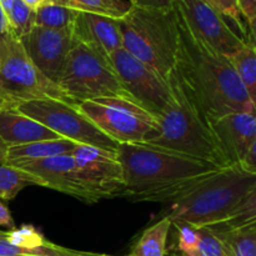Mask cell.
<instances>
[{
	"label": "cell",
	"mask_w": 256,
	"mask_h": 256,
	"mask_svg": "<svg viewBox=\"0 0 256 256\" xmlns=\"http://www.w3.org/2000/svg\"><path fill=\"white\" fill-rule=\"evenodd\" d=\"M169 84L172 102L158 115L156 129L142 144L179 152L218 168L229 166L210 129V122L184 92L174 70Z\"/></svg>",
	"instance_id": "277c9868"
},
{
	"label": "cell",
	"mask_w": 256,
	"mask_h": 256,
	"mask_svg": "<svg viewBox=\"0 0 256 256\" xmlns=\"http://www.w3.org/2000/svg\"><path fill=\"white\" fill-rule=\"evenodd\" d=\"M4 238L10 244L25 248H40L49 242L36 228L29 224L6 230L4 232Z\"/></svg>",
	"instance_id": "4316f807"
},
{
	"label": "cell",
	"mask_w": 256,
	"mask_h": 256,
	"mask_svg": "<svg viewBox=\"0 0 256 256\" xmlns=\"http://www.w3.org/2000/svg\"><path fill=\"white\" fill-rule=\"evenodd\" d=\"M8 149H9V146L0 138V164H5V162H6Z\"/></svg>",
	"instance_id": "d590c367"
},
{
	"label": "cell",
	"mask_w": 256,
	"mask_h": 256,
	"mask_svg": "<svg viewBox=\"0 0 256 256\" xmlns=\"http://www.w3.org/2000/svg\"><path fill=\"white\" fill-rule=\"evenodd\" d=\"M119 25L122 49L169 82L179 48L175 9H142L132 5L126 15L119 19Z\"/></svg>",
	"instance_id": "5b68a950"
},
{
	"label": "cell",
	"mask_w": 256,
	"mask_h": 256,
	"mask_svg": "<svg viewBox=\"0 0 256 256\" xmlns=\"http://www.w3.org/2000/svg\"><path fill=\"white\" fill-rule=\"evenodd\" d=\"M204 2H206L208 4L212 5V6L214 8L215 10H218L225 19L229 18V19L236 25L238 29H239L240 32V35H242V38L245 42H249V40L255 42L254 38L250 35L246 22H245L244 18H242V12H240L239 6H238L236 0H204Z\"/></svg>",
	"instance_id": "83f0119b"
},
{
	"label": "cell",
	"mask_w": 256,
	"mask_h": 256,
	"mask_svg": "<svg viewBox=\"0 0 256 256\" xmlns=\"http://www.w3.org/2000/svg\"><path fill=\"white\" fill-rule=\"evenodd\" d=\"M174 9L194 36L225 58L232 56L246 42L204 0H175Z\"/></svg>",
	"instance_id": "8fae6325"
},
{
	"label": "cell",
	"mask_w": 256,
	"mask_h": 256,
	"mask_svg": "<svg viewBox=\"0 0 256 256\" xmlns=\"http://www.w3.org/2000/svg\"><path fill=\"white\" fill-rule=\"evenodd\" d=\"M85 252L68 249L49 242L40 248L16 246L8 242L4 238V232L0 230V256H84Z\"/></svg>",
	"instance_id": "d4e9b609"
},
{
	"label": "cell",
	"mask_w": 256,
	"mask_h": 256,
	"mask_svg": "<svg viewBox=\"0 0 256 256\" xmlns=\"http://www.w3.org/2000/svg\"><path fill=\"white\" fill-rule=\"evenodd\" d=\"M84 256H112V255H105V254H95V252H85Z\"/></svg>",
	"instance_id": "74e56055"
},
{
	"label": "cell",
	"mask_w": 256,
	"mask_h": 256,
	"mask_svg": "<svg viewBox=\"0 0 256 256\" xmlns=\"http://www.w3.org/2000/svg\"><path fill=\"white\" fill-rule=\"evenodd\" d=\"M72 32L75 42L86 45L108 59L122 48L119 20L114 18L78 12Z\"/></svg>",
	"instance_id": "2e32d148"
},
{
	"label": "cell",
	"mask_w": 256,
	"mask_h": 256,
	"mask_svg": "<svg viewBox=\"0 0 256 256\" xmlns=\"http://www.w3.org/2000/svg\"><path fill=\"white\" fill-rule=\"evenodd\" d=\"M178 229L176 252L184 255H192L199 252L200 234L199 230L194 229L188 224H172Z\"/></svg>",
	"instance_id": "f1b7e54d"
},
{
	"label": "cell",
	"mask_w": 256,
	"mask_h": 256,
	"mask_svg": "<svg viewBox=\"0 0 256 256\" xmlns=\"http://www.w3.org/2000/svg\"><path fill=\"white\" fill-rule=\"evenodd\" d=\"M10 32L18 39H22L35 26V12L22 0H15L6 15Z\"/></svg>",
	"instance_id": "484cf974"
},
{
	"label": "cell",
	"mask_w": 256,
	"mask_h": 256,
	"mask_svg": "<svg viewBox=\"0 0 256 256\" xmlns=\"http://www.w3.org/2000/svg\"><path fill=\"white\" fill-rule=\"evenodd\" d=\"M178 24L179 48L174 74L208 122L230 112L255 114L256 104L228 58L194 36L179 16Z\"/></svg>",
	"instance_id": "6da1fadb"
},
{
	"label": "cell",
	"mask_w": 256,
	"mask_h": 256,
	"mask_svg": "<svg viewBox=\"0 0 256 256\" xmlns=\"http://www.w3.org/2000/svg\"><path fill=\"white\" fill-rule=\"evenodd\" d=\"M172 224L194 229L242 226L256 222V175L220 168L170 202Z\"/></svg>",
	"instance_id": "7a4b0ae2"
},
{
	"label": "cell",
	"mask_w": 256,
	"mask_h": 256,
	"mask_svg": "<svg viewBox=\"0 0 256 256\" xmlns=\"http://www.w3.org/2000/svg\"><path fill=\"white\" fill-rule=\"evenodd\" d=\"M42 186L39 178L8 164H0V199L12 200L26 186Z\"/></svg>",
	"instance_id": "603a6c76"
},
{
	"label": "cell",
	"mask_w": 256,
	"mask_h": 256,
	"mask_svg": "<svg viewBox=\"0 0 256 256\" xmlns=\"http://www.w3.org/2000/svg\"><path fill=\"white\" fill-rule=\"evenodd\" d=\"M15 108L70 142L110 152H116L119 148L116 142L105 135L74 104L56 99H40L20 102Z\"/></svg>",
	"instance_id": "9c48e42d"
},
{
	"label": "cell",
	"mask_w": 256,
	"mask_h": 256,
	"mask_svg": "<svg viewBox=\"0 0 256 256\" xmlns=\"http://www.w3.org/2000/svg\"><path fill=\"white\" fill-rule=\"evenodd\" d=\"M240 12L248 25L250 35L255 39V24H256V0H236Z\"/></svg>",
	"instance_id": "4dcf8cb0"
},
{
	"label": "cell",
	"mask_w": 256,
	"mask_h": 256,
	"mask_svg": "<svg viewBox=\"0 0 256 256\" xmlns=\"http://www.w3.org/2000/svg\"><path fill=\"white\" fill-rule=\"evenodd\" d=\"M228 256H256V222L242 226L208 228Z\"/></svg>",
	"instance_id": "d6986e66"
},
{
	"label": "cell",
	"mask_w": 256,
	"mask_h": 256,
	"mask_svg": "<svg viewBox=\"0 0 256 256\" xmlns=\"http://www.w3.org/2000/svg\"><path fill=\"white\" fill-rule=\"evenodd\" d=\"M175 0H135L132 6L142 8V9L154 10H170L174 9Z\"/></svg>",
	"instance_id": "1f68e13d"
},
{
	"label": "cell",
	"mask_w": 256,
	"mask_h": 256,
	"mask_svg": "<svg viewBox=\"0 0 256 256\" xmlns=\"http://www.w3.org/2000/svg\"><path fill=\"white\" fill-rule=\"evenodd\" d=\"M22 2H24L25 5H28L30 9H32L35 12L38 8H40L42 5H44L45 2H49L50 0H22Z\"/></svg>",
	"instance_id": "e575fe53"
},
{
	"label": "cell",
	"mask_w": 256,
	"mask_h": 256,
	"mask_svg": "<svg viewBox=\"0 0 256 256\" xmlns=\"http://www.w3.org/2000/svg\"><path fill=\"white\" fill-rule=\"evenodd\" d=\"M72 156L82 182L99 202L122 198L125 192L124 172L116 152L78 144L72 152Z\"/></svg>",
	"instance_id": "7c38bea8"
},
{
	"label": "cell",
	"mask_w": 256,
	"mask_h": 256,
	"mask_svg": "<svg viewBox=\"0 0 256 256\" xmlns=\"http://www.w3.org/2000/svg\"><path fill=\"white\" fill-rule=\"evenodd\" d=\"M10 28H9V22H8L6 15H5L4 10H2V5H0V40L4 39L5 36L10 34Z\"/></svg>",
	"instance_id": "836d02e7"
},
{
	"label": "cell",
	"mask_w": 256,
	"mask_h": 256,
	"mask_svg": "<svg viewBox=\"0 0 256 256\" xmlns=\"http://www.w3.org/2000/svg\"><path fill=\"white\" fill-rule=\"evenodd\" d=\"M52 2L70 8L76 12H92L122 19L129 12L132 4L128 0H50Z\"/></svg>",
	"instance_id": "7402d4cb"
},
{
	"label": "cell",
	"mask_w": 256,
	"mask_h": 256,
	"mask_svg": "<svg viewBox=\"0 0 256 256\" xmlns=\"http://www.w3.org/2000/svg\"><path fill=\"white\" fill-rule=\"evenodd\" d=\"M76 106L119 145L142 144L158 126L156 118L130 98H98Z\"/></svg>",
	"instance_id": "ba28073f"
},
{
	"label": "cell",
	"mask_w": 256,
	"mask_h": 256,
	"mask_svg": "<svg viewBox=\"0 0 256 256\" xmlns=\"http://www.w3.org/2000/svg\"><path fill=\"white\" fill-rule=\"evenodd\" d=\"M175 256H188V255H184V254H182V252H178V254L175 255ZM190 256H202V255L200 254L199 252H195V254H192V255H190Z\"/></svg>",
	"instance_id": "f35d334b"
},
{
	"label": "cell",
	"mask_w": 256,
	"mask_h": 256,
	"mask_svg": "<svg viewBox=\"0 0 256 256\" xmlns=\"http://www.w3.org/2000/svg\"><path fill=\"white\" fill-rule=\"evenodd\" d=\"M0 138L9 148L62 139L46 126L20 112L16 108H2L0 110Z\"/></svg>",
	"instance_id": "e0dca14e"
},
{
	"label": "cell",
	"mask_w": 256,
	"mask_h": 256,
	"mask_svg": "<svg viewBox=\"0 0 256 256\" xmlns=\"http://www.w3.org/2000/svg\"><path fill=\"white\" fill-rule=\"evenodd\" d=\"M78 12L62 5L45 2L35 10V26L46 29H69L72 26Z\"/></svg>",
	"instance_id": "cb8c5ba5"
},
{
	"label": "cell",
	"mask_w": 256,
	"mask_h": 256,
	"mask_svg": "<svg viewBox=\"0 0 256 256\" xmlns=\"http://www.w3.org/2000/svg\"><path fill=\"white\" fill-rule=\"evenodd\" d=\"M76 145V142L62 138V139L42 140V142L10 146L8 149L5 164L15 165L19 162H36V160L49 159L59 155L72 154Z\"/></svg>",
	"instance_id": "ac0fdd59"
},
{
	"label": "cell",
	"mask_w": 256,
	"mask_h": 256,
	"mask_svg": "<svg viewBox=\"0 0 256 256\" xmlns=\"http://www.w3.org/2000/svg\"><path fill=\"white\" fill-rule=\"evenodd\" d=\"M58 85L75 105L98 98H130L110 60L76 42L68 54Z\"/></svg>",
	"instance_id": "8992f818"
},
{
	"label": "cell",
	"mask_w": 256,
	"mask_h": 256,
	"mask_svg": "<svg viewBox=\"0 0 256 256\" xmlns=\"http://www.w3.org/2000/svg\"><path fill=\"white\" fill-rule=\"evenodd\" d=\"M128 2H130V4H132V5H134L135 0H128Z\"/></svg>",
	"instance_id": "ab89813d"
},
{
	"label": "cell",
	"mask_w": 256,
	"mask_h": 256,
	"mask_svg": "<svg viewBox=\"0 0 256 256\" xmlns=\"http://www.w3.org/2000/svg\"><path fill=\"white\" fill-rule=\"evenodd\" d=\"M229 166L239 168L250 148L256 144V118L250 112H230L210 122Z\"/></svg>",
	"instance_id": "9a60e30c"
},
{
	"label": "cell",
	"mask_w": 256,
	"mask_h": 256,
	"mask_svg": "<svg viewBox=\"0 0 256 256\" xmlns=\"http://www.w3.org/2000/svg\"><path fill=\"white\" fill-rule=\"evenodd\" d=\"M172 220L165 215L145 229L126 256H166V242Z\"/></svg>",
	"instance_id": "ffe728a7"
},
{
	"label": "cell",
	"mask_w": 256,
	"mask_h": 256,
	"mask_svg": "<svg viewBox=\"0 0 256 256\" xmlns=\"http://www.w3.org/2000/svg\"><path fill=\"white\" fill-rule=\"evenodd\" d=\"M199 252L202 256H228L219 240L206 229H200Z\"/></svg>",
	"instance_id": "f546056e"
},
{
	"label": "cell",
	"mask_w": 256,
	"mask_h": 256,
	"mask_svg": "<svg viewBox=\"0 0 256 256\" xmlns=\"http://www.w3.org/2000/svg\"><path fill=\"white\" fill-rule=\"evenodd\" d=\"M236 72L250 99L256 104V48L255 42L249 40L235 54L228 58Z\"/></svg>",
	"instance_id": "44dd1931"
},
{
	"label": "cell",
	"mask_w": 256,
	"mask_h": 256,
	"mask_svg": "<svg viewBox=\"0 0 256 256\" xmlns=\"http://www.w3.org/2000/svg\"><path fill=\"white\" fill-rule=\"evenodd\" d=\"M20 42L32 64L48 79L58 84L68 54L75 44L72 28L46 29L34 26Z\"/></svg>",
	"instance_id": "4fadbf2b"
},
{
	"label": "cell",
	"mask_w": 256,
	"mask_h": 256,
	"mask_svg": "<svg viewBox=\"0 0 256 256\" xmlns=\"http://www.w3.org/2000/svg\"><path fill=\"white\" fill-rule=\"evenodd\" d=\"M109 60L130 98L155 118L170 104L172 92L169 82L155 70L122 48L112 52Z\"/></svg>",
	"instance_id": "30bf717a"
},
{
	"label": "cell",
	"mask_w": 256,
	"mask_h": 256,
	"mask_svg": "<svg viewBox=\"0 0 256 256\" xmlns=\"http://www.w3.org/2000/svg\"><path fill=\"white\" fill-rule=\"evenodd\" d=\"M0 94L9 108L40 99H56L72 104L59 85L32 64L20 39L12 32L0 40Z\"/></svg>",
	"instance_id": "52a82bcc"
},
{
	"label": "cell",
	"mask_w": 256,
	"mask_h": 256,
	"mask_svg": "<svg viewBox=\"0 0 256 256\" xmlns=\"http://www.w3.org/2000/svg\"><path fill=\"white\" fill-rule=\"evenodd\" d=\"M2 108H9V106H8L6 102H5V99L2 96V94H0V110H2Z\"/></svg>",
	"instance_id": "8d00e7d4"
},
{
	"label": "cell",
	"mask_w": 256,
	"mask_h": 256,
	"mask_svg": "<svg viewBox=\"0 0 256 256\" xmlns=\"http://www.w3.org/2000/svg\"><path fill=\"white\" fill-rule=\"evenodd\" d=\"M0 228H5L8 230H12L15 228L14 219H12L8 206L2 200H0Z\"/></svg>",
	"instance_id": "d6a6232c"
},
{
	"label": "cell",
	"mask_w": 256,
	"mask_h": 256,
	"mask_svg": "<svg viewBox=\"0 0 256 256\" xmlns=\"http://www.w3.org/2000/svg\"><path fill=\"white\" fill-rule=\"evenodd\" d=\"M122 198L136 202H172L220 168L179 152L146 144H122Z\"/></svg>",
	"instance_id": "3957f363"
},
{
	"label": "cell",
	"mask_w": 256,
	"mask_h": 256,
	"mask_svg": "<svg viewBox=\"0 0 256 256\" xmlns=\"http://www.w3.org/2000/svg\"><path fill=\"white\" fill-rule=\"evenodd\" d=\"M12 166L39 178L42 182V186L64 192L86 204L99 202L80 180L76 164L72 154L59 155V156L36 160V162H19Z\"/></svg>",
	"instance_id": "5bb4252c"
}]
</instances>
